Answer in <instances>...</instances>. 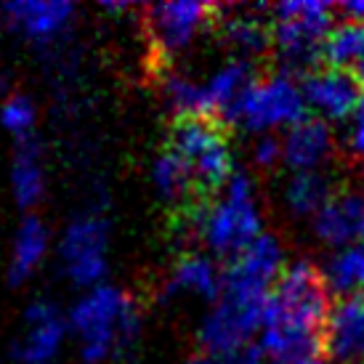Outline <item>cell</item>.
Segmentation results:
<instances>
[{
  "label": "cell",
  "instance_id": "obj_4",
  "mask_svg": "<svg viewBox=\"0 0 364 364\" xmlns=\"http://www.w3.org/2000/svg\"><path fill=\"white\" fill-rule=\"evenodd\" d=\"M258 229L261 223H258V213L250 197V181L242 173H234L226 197L215 200L205 210L200 221V234L213 247V253L237 261L261 237Z\"/></svg>",
  "mask_w": 364,
  "mask_h": 364
},
{
  "label": "cell",
  "instance_id": "obj_23",
  "mask_svg": "<svg viewBox=\"0 0 364 364\" xmlns=\"http://www.w3.org/2000/svg\"><path fill=\"white\" fill-rule=\"evenodd\" d=\"M348 149L356 157H364V96L356 104L354 114H351V131H348Z\"/></svg>",
  "mask_w": 364,
  "mask_h": 364
},
{
  "label": "cell",
  "instance_id": "obj_9",
  "mask_svg": "<svg viewBox=\"0 0 364 364\" xmlns=\"http://www.w3.org/2000/svg\"><path fill=\"white\" fill-rule=\"evenodd\" d=\"M324 356L333 364H364V295H346L333 306Z\"/></svg>",
  "mask_w": 364,
  "mask_h": 364
},
{
  "label": "cell",
  "instance_id": "obj_22",
  "mask_svg": "<svg viewBox=\"0 0 364 364\" xmlns=\"http://www.w3.org/2000/svg\"><path fill=\"white\" fill-rule=\"evenodd\" d=\"M263 348L261 346H245L237 351H226V354H200L192 364H263L261 362Z\"/></svg>",
  "mask_w": 364,
  "mask_h": 364
},
{
  "label": "cell",
  "instance_id": "obj_21",
  "mask_svg": "<svg viewBox=\"0 0 364 364\" xmlns=\"http://www.w3.org/2000/svg\"><path fill=\"white\" fill-rule=\"evenodd\" d=\"M0 120L3 125L14 133H24L30 131L32 120H35V112H32V104L24 99V96H11L9 102L3 104V112H0Z\"/></svg>",
  "mask_w": 364,
  "mask_h": 364
},
{
  "label": "cell",
  "instance_id": "obj_15",
  "mask_svg": "<svg viewBox=\"0 0 364 364\" xmlns=\"http://www.w3.org/2000/svg\"><path fill=\"white\" fill-rule=\"evenodd\" d=\"M30 322L32 330L19 348V359L24 364H46L56 354L61 341L59 314L53 311L51 306H35L30 311Z\"/></svg>",
  "mask_w": 364,
  "mask_h": 364
},
{
  "label": "cell",
  "instance_id": "obj_16",
  "mask_svg": "<svg viewBox=\"0 0 364 364\" xmlns=\"http://www.w3.org/2000/svg\"><path fill=\"white\" fill-rule=\"evenodd\" d=\"M335 194H338V189L333 186V178L327 173L306 171L295 173L293 178H290L284 200H287V205H290V210L295 215H309V213L319 215Z\"/></svg>",
  "mask_w": 364,
  "mask_h": 364
},
{
  "label": "cell",
  "instance_id": "obj_10",
  "mask_svg": "<svg viewBox=\"0 0 364 364\" xmlns=\"http://www.w3.org/2000/svg\"><path fill=\"white\" fill-rule=\"evenodd\" d=\"M104 245H107L104 223L96 218H82L67 232L61 253L67 274L77 284H91L104 274Z\"/></svg>",
  "mask_w": 364,
  "mask_h": 364
},
{
  "label": "cell",
  "instance_id": "obj_20",
  "mask_svg": "<svg viewBox=\"0 0 364 364\" xmlns=\"http://www.w3.org/2000/svg\"><path fill=\"white\" fill-rule=\"evenodd\" d=\"M14 183H16V200L21 205H35L41 200L43 176L35 149L30 144H21V152L16 157V171H14Z\"/></svg>",
  "mask_w": 364,
  "mask_h": 364
},
{
  "label": "cell",
  "instance_id": "obj_7",
  "mask_svg": "<svg viewBox=\"0 0 364 364\" xmlns=\"http://www.w3.org/2000/svg\"><path fill=\"white\" fill-rule=\"evenodd\" d=\"M226 112L232 122H242L250 131H263L272 125L304 122L306 102L301 88H295V82L287 75H272L266 80L250 82Z\"/></svg>",
  "mask_w": 364,
  "mask_h": 364
},
{
  "label": "cell",
  "instance_id": "obj_12",
  "mask_svg": "<svg viewBox=\"0 0 364 364\" xmlns=\"http://www.w3.org/2000/svg\"><path fill=\"white\" fill-rule=\"evenodd\" d=\"M333 149V133L322 117H306L290 128L282 146V157L298 173L314 171Z\"/></svg>",
  "mask_w": 364,
  "mask_h": 364
},
{
  "label": "cell",
  "instance_id": "obj_1",
  "mask_svg": "<svg viewBox=\"0 0 364 364\" xmlns=\"http://www.w3.org/2000/svg\"><path fill=\"white\" fill-rule=\"evenodd\" d=\"M330 284L314 263L284 266L263 314L261 348L272 362L322 359L330 324Z\"/></svg>",
  "mask_w": 364,
  "mask_h": 364
},
{
  "label": "cell",
  "instance_id": "obj_3",
  "mask_svg": "<svg viewBox=\"0 0 364 364\" xmlns=\"http://www.w3.org/2000/svg\"><path fill=\"white\" fill-rule=\"evenodd\" d=\"M335 6L330 3H282L274 9V48L293 70L309 75L322 61V46L333 32Z\"/></svg>",
  "mask_w": 364,
  "mask_h": 364
},
{
  "label": "cell",
  "instance_id": "obj_17",
  "mask_svg": "<svg viewBox=\"0 0 364 364\" xmlns=\"http://www.w3.org/2000/svg\"><path fill=\"white\" fill-rule=\"evenodd\" d=\"M173 290H192L205 298H215L221 290V277L215 274L213 263L203 255H183L181 261L176 263V269L171 274V293Z\"/></svg>",
  "mask_w": 364,
  "mask_h": 364
},
{
  "label": "cell",
  "instance_id": "obj_19",
  "mask_svg": "<svg viewBox=\"0 0 364 364\" xmlns=\"http://www.w3.org/2000/svg\"><path fill=\"white\" fill-rule=\"evenodd\" d=\"M43 253H46V229H43V223L38 218H27L24 226L19 229L14 263H11V279L14 282L27 279L32 269L41 263Z\"/></svg>",
  "mask_w": 364,
  "mask_h": 364
},
{
  "label": "cell",
  "instance_id": "obj_5",
  "mask_svg": "<svg viewBox=\"0 0 364 364\" xmlns=\"http://www.w3.org/2000/svg\"><path fill=\"white\" fill-rule=\"evenodd\" d=\"M218 6L208 3H157L144 9V30L149 43V67L165 77L173 53L186 48L203 27H215Z\"/></svg>",
  "mask_w": 364,
  "mask_h": 364
},
{
  "label": "cell",
  "instance_id": "obj_14",
  "mask_svg": "<svg viewBox=\"0 0 364 364\" xmlns=\"http://www.w3.org/2000/svg\"><path fill=\"white\" fill-rule=\"evenodd\" d=\"M6 14L24 35H30L35 41H46L61 32V27L70 21L72 6L70 3H11L6 6Z\"/></svg>",
  "mask_w": 364,
  "mask_h": 364
},
{
  "label": "cell",
  "instance_id": "obj_24",
  "mask_svg": "<svg viewBox=\"0 0 364 364\" xmlns=\"http://www.w3.org/2000/svg\"><path fill=\"white\" fill-rule=\"evenodd\" d=\"M279 154H284L282 146H279V141H277V139H272V136H269V139H263V141L258 144V162H261V165H266V168L279 160Z\"/></svg>",
  "mask_w": 364,
  "mask_h": 364
},
{
  "label": "cell",
  "instance_id": "obj_18",
  "mask_svg": "<svg viewBox=\"0 0 364 364\" xmlns=\"http://www.w3.org/2000/svg\"><path fill=\"white\" fill-rule=\"evenodd\" d=\"M330 290L346 295H364V242L343 247L327 266Z\"/></svg>",
  "mask_w": 364,
  "mask_h": 364
},
{
  "label": "cell",
  "instance_id": "obj_13",
  "mask_svg": "<svg viewBox=\"0 0 364 364\" xmlns=\"http://www.w3.org/2000/svg\"><path fill=\"white\" fill-rule=\"evenodd\" d=\"M215 30L226 46H232L242 53H263L274 48V21L261 19L255 14H232L223 16L218 9Z\"/></svg>",
  "mask_w": 364,
  "mask_h": 364
},
{
  "label": "cell",
  "instance_id": "obj_11",
  "mask_svg": "<svg viewBox=\"0 0 364 364\" xmlns=\"http://www.w3.org/2000/svg\"><path fill=\"white\" fill-rule=\"evenodd\" d=\"M316 234L324 242L351 247L364 242V194L338 192L316 215Z\"/></svg>",
  "mask_w": 364,
  "mask_h": 364
},
{
  "label": "cell",
  "instance_id": "obj_25",
  "mask_svg": "<svg viewBox=\"0 0 364 364\" xmlns=\"http://www.w3.org/2000/svg\"><path fill=\"white\" fill-rule=\"evenodd\" d=\"M269 364H324L322 359H304V362H269Z\"/></svg>",
  "mask_w": 364,
  "mask_h": 364
},
{
  "label": "cell",
  "instance_id": "obj_6",
  "mask_svg": "<svg viewBox=\"0 0 364 364\" xmlns=\"http://www.w3.org/2000/svg\"><path fill=\"white\" fill-rule=\"evenodd\" d=\"M72 322L82 338V356L85 362H99L109 354L112 348L122 346L136 330V314L128 295L120 290H96L82 301Z\"/></svg>",
  "mask_w": 364,
  "mask_h": 364
},
{
  "label": "cell",
  "instance_id": "obj_8",
  "mask_svg": "<svg viewBox=\"0 0 364 364\" xmlns=\"http://www.w3.org/2000/svg\"><path fill=\"white\" fill-rule=\"evenodd\" d=\"M301 93H304L306 107L316 109L319 117L346 120V117L354 114L356 104L362 102L364 82L351 70H338V67L319 64L316 70L304 75Z\"/></svg>",
  "mask_w": 364,
  "mask_h": 364
},
{
  "label": "cell",
  "instance_id": "obj_2",
  "mask_svg": "<svg viewBox=\"0 0 364 364\" xmlns=\"http://www.w3.org/2000/svg\"><path fill=\"white\" fill-rule=\"evenodd\" d=\"M165 152H171L192 178L197 200L213 205L229 189L232 173V128L218 114H181L171 122Z\"/></svg>",
  "mask_w": 364,
  "mask_h": 364
}]
</instances>
